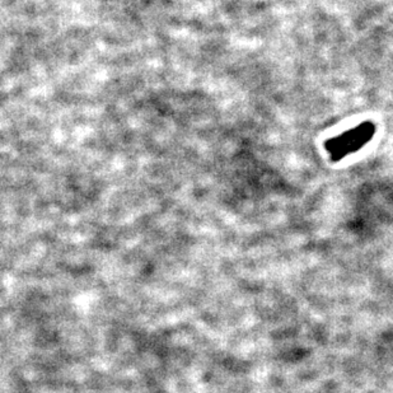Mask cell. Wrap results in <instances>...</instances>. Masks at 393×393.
<instances>
[{"label": "cell", "mask_w": 393, "mask_h": 393, "mask_svg": "<svg viewBox=\"0 0 393 393\" xmlns=\"http://www.w3.org/2000/svg\"><path fill=\"white\" fill-rule=\"evenodd\" d=\"M375 133V124L363 122L359 127L350 129L348 131L332 138L326 143V149L334 162H339L349 154L358 152L363 146L368 144Z\"/></svg>", "instance_id": "cell-1"}]
</instances>
